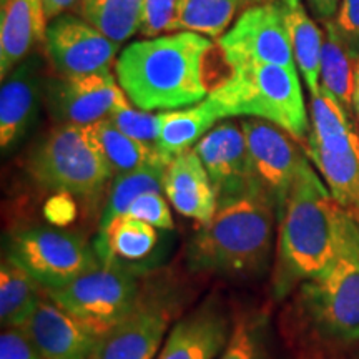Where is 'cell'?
Segmentation results:
<instances>
[{
  "label": "cell",
  "instance_id": "obj_1",
  "mask_svg": "<svg viewBox=\"0 0 359 359\" xmlns=\"http://www.w3.org/2000/svg\"><path fill=\"white\" fill-rule=\"evenodd\" d=\"M346 212L331 196L309 158L304 160L278 219L275 298L291 294L333 263Z\"/></svg>",
  "mask_w": 359,
  "mask_h": 359
},
{
  "label": "cell",
  "instance_id": "obj_2",
  "mask_svg": "<svg viewBox=\"0 0 359 359\" xmlns=\"http://www.w3.org/2000/svg\"><path fill=\"white\" fill-rule=\"evenodd\" d=\"M213 42L183 30L143 39L120 53L115 74L125 95L145 111L178 110L208 97L205 60Z\"/></svg>",
  "mask_w": 359,
  "mask_h": 359
},
{
  "label": "cell",
  "instance_id": "obj_3",
  "mask_svg": "<svg viewBox=\"0 0 359 359\" xmlns=\"http://www.w3.org/2000/svg\"><path fill=\"white\" fill-rule=\"evenodd\" d=\"M278 210L263 190L218 205L210 223L201 224L187 248V266L195 275L253 278L273 258Z\"/></svg>",
  "mask_w": 359,
  "mask_h": 359
},
{
  "label": "cell",
  "instance_id": "obj_4",
  "mask_svg": "<svg viewBox=\"0 0 359 359\" xmlns=\"http://www.w3.org/2000/svg\"><path fill=\"white\" fill-rule=\"evenodd\" d=\"M293 318L299 336L320 351L359 344V219L351 212L343 218L333 263L296 290Z\"/></svg>",
  "mask_w": 359,
  "mask_h": 359
},
{
  "label": "cell",
  "instance_id": "obj_5",
  "mask_svg": "<svg viewBox=\"0 0 359 359\" xmlns=\"http://www.w3.org/2000/svg\"><path fill=\"white\" fill-rule=\"evenodd\" d=\"M210 97L224 118L251 116L285 130L296 142H306L309 120L296 67L273 64H243L218 83Z\"/></svg>",
  "mask_w": 359,
  "mask_h": 359
},
{
  "label": "cell",
  "instance_id": "obj_6",
  "mask_svg": "<svg viewBox=\"0 0 359 359\" xmlns=\"http://www.w3.org/2000/svg\"><path fill=\"white\" fill-rule=\"evenodd\" d=\"M27 173L43 190L69 193L85 205L95 203L115 177L90 127L72 123L57 125L35 147Z\"/></svg>",
  "mask_w": 359,
  "mask_h": 359
},
{
  "label": "cell",
  "instance_id": "obj_7",
  "mask_svg": "<svg viewBox=\"0 0 359 359\" xmlns=\"http://www.w3.org/2000/svg\"><path fill=\"white\" fill-rule=\"evenodd\" d=\"M140 273V268L118 262L100 263L69 285L45 294L102 336L137 306L143 288Z\"/></svg>",
  "mask_w": 359,
  "mask_h": 359
},
{
  "label": "cell",
  "instance_id": "obj_8",
  "mask_svg": "<svg viewBox=\"0 0 359 359\" xmlns=\"http://www.w3.org/2000/svg\"><path fill=\"white\" fill-rule=\"evenodd\" d=\"M6 257L29 271L45 291L62 288L102 263L80 233L48 224L13 231Z\"/></svg>",
  "mask_w": 359,
  "mask_h": 359
},
{
  "label": "cell",
  "instance_id": "obj_9",
  "mask_svg": "<svg viewBox=\"0 0 359 359\" xmlns=\"http://www.w3.org/2000/svg\"><path fill=\"white\" fill-rule=\"evenodd\" d=\"M177 302L168 290L145 285L137 306L98 338L88 359H155Z\"/></svg>",
  "mask_w": 359,
  "mask_h": 359
},
{
  "label": "cell",
  "instance_id": "obj_10",
  "mask_svg": "<svg viewBox=\"0 0 359 359\" xmlns=\"http://www.w3.org/2000/svg\"><path fill=\"white\" fill-rule=\"evenodd\" d=\"M228 65L273 64L296 67L285 15L278 2H263L241 11L235 25L218 39Z\"/></svg>",
  "mask_w": 359,
  "mask_h": 359
},
{
  "label": "cell",
  "instance_id": "obj_11",
  "mask_svg": "<svg viewBox=\"0 0 359 359\" xmlns=\"http://www.w3.org/2000/svg\"><path fill=\"white\" fill-rule=\"evenodd\" d=\"M241 128L258 185L275 201L280 219L291 185L308 156L293 137L266 120H243Z\"/></svg>",
  "mask_w": 359,
  "mask_h": 359
},
{
  "label": "cell",
  "instance_id": "obj_12",
  "mask_svg": "<svg viewBox=\"0 0 359 359\" xmlns=\"http://www.w3.org/2000/svg\"><path fill=\"white\" fill-rule=\"evenodd\" d=\"M45 45L53 69L62 77L110 70L120 48L118 42L74 15H60L50 22L45 34Z\"/></svg>",
  "mask_w": 359,
  "mask_h": 359
},
{
  "label": "cell",
  "instance_id": "obj_13",
  "mask_svg": "<svg viewBox=\"0 0 359 359\" xmlns=\"http://www.w3.org/2000/svg\"><path fill=\"white\" fill-rule=\"evenodd\" d=\"M195 151L212 178L218 205L262 190L255 177L241 123H218L196 143Z\"/></svg>",
  "mask_w": 359,
  "mask_h": 359
},
{
  "label": "cell",
  "instance_id": "obj_14",
  "mask_svg": "<svg viewBox=\"0 0 359 359\" xmlns=\"http://www.w3.org/2000/svg\"><path fill=\"white\" fill-rule=\"evenodd\" d=\"M20 330L45 359H88L100 338L92 327L62 309L47 294Z\"/></svg>",
  "mask_w": 359,
  "mask_h": 359
},
{
  "label": "cell",
  "instance_id": "obj_15",
  "mask_svg": "<svg viewBox=\"0 0 359 359\" xmlns=\"http://www.w3.org/2000/svg\"><path fill=\"white\" fill-rule=\"evenodd\" d=\"M127 95L110 70L64 77L53 90V110L60 123L88 127L109 118Z\"/></svg>",
  "mask_w": 359,
  "mask_h": 359
},
{
  "label": "cell",
  "instance_id": "obj_16",
  "mask_svg": "<svg viewBox=\"0 0 359 359\" xmlns=\"http://www.w3.org/2000/svg\"><path fill=\"white\" fill-rule=\"evenodd\" d=\"M231 327L222 304L210 299L178 320L155 359H217Z\"/></svg>",
  "mask_w": 359,
  "mask_h": 359
},
{
  "label": "cell",
  "instance_id": "obj_17",
  "mask_svg": "<svg viewBox=\"0 0 359 359\" xmlns=\"http://www.w3.org/2000/svg\"><path fill=\"white\" fill-rule=\"evenodd\" d=\"M163 193L183 217L210 223L218 210V195L198 154L187 150L170 161L163 177Z\"/></svg>",
  "mask_w": 359,
  "mask_h": 359
},
{
  "label": "cell",
  "instance_id": "obj_18",
  "mask_svg": "<svg viewBox=\"0 0 359 359\" xmlns=\"http://www.w3.org/2000/svg\"><path fill=\"white\" fill-rule=\"evenodd\" d=\"M47 19L43 0H4L0 24V77L7 75L29 55L30 50L45 42Z\"/></svg>",
  "mask_w": 359,
  "mask_h": 359
},
{
  "label": "cell",
  "instance_id": "obj_19",
  "mask_svg": "<svg viewBox=\"0 0 359 359\" xmlns=\"http://www.w3.org/2000/svg\"><path fill=\"white\" fill-rule=\"evenodd\" d=\"M37 64L27 60L17 65L0 88V147L6 151L27 133L37 111Z\"/></svg>",
  "mask_w": 359,
  "mask_h": 359
},
{
  "label": "cell",
  "instance_id": "obj_20",
  "mask_svg": "<svg viewBox=\"0 0 359 359\" xmlns=\"http://www.w3.org/2000/svg\"><path fill=\"white\" fill-rule=\"evenodd\" d=\"M223 118V111L210 95L188 109L161 111L156 150L165 158L173 160L183 151L191 150V147H195Z\"/></svg>",
  "mask_w": 359,
  "mask_h": 359
},
{
  "label": "cell",
  "instance_id": "obj_21",
  "mask_svg": "<svg viewBox=\"0 0 359 359\" xmlns=\"http://www.w3.org/2000/svg\"><path fill=\"white\" fill-rule=\"evenodd\" d=\"M160 235L155 226L132 215H120L98 233L95 251L102 263H123L138 266L155 253Z\"/></svg>",
  "mask_w": 359,
  "mask_h": 359
},
{
  "label": "cell",
  "instance_id": "obj_22",
  "mask_svg": "<svg viewBox=\"0 0 359 359\" xmlns=\"http://www.w3.org/2000/svg\"><path fill=\"white\" fill-rule=\"evenodd\" d=\"M353 115L325 87L311 95V130L304 145L334 155L359 154V133Z\"/></svg>",
  "mask_w": 359,
  "mask_h": 359
},
{
  "label": "cell",
  "instance_id": "obj_23",
  "mask_svg": "<svg viewBox=\"0 0 359 359\" xmlns=\"http://www.w3.org/2000/svg\"><path fill=\"white\" fill-rule=\"evenodd\" d=\"M285 24L288 29L290 43L293 48L296 65L299 67L309 93L320 92V62L323 48V32L318 29L302 0H278Z\"/></svg>",
  "mask_w": 359,
  "mask_h": 359
},
{
  "label": "cell",
  "instance_id": "obj_24",
  "mask_svg": "<svg viewBox=\"0 0 359 359\" xmlns=\"http://www.w3.org/2000/svg\"><path fill=\"white\" fill-rule=\"evenodd\" d=\"M356 62L358 60L353 57L346 42L341 37L336 22L331 20L325 24L320 62V82L321 87H325L349 115L354 114L353 92Z\"/></svg>",
  "mask_w": 359,
  "mask_h": 359
},
{
  "label": "cell",
  "instance_id": "obj_25",
  "mask_svg": "<svg viewBox=\"0 0 359 359\" xmlns=\"http://www.w3.org/2000/svg\"><path fill=\"white\" fill-rule=\"evenodd\" d=\"M45 290L20 264L4 255L0 264V323L20 327L39 306Z\"/></svg>",
  "mask_w": 359,
  "mask_h": 359
},
{
  "label": "cell",
  "instance_id": "obj_26",
  "mask_svg": "<svg viewBox=\"0 0 359 359\" xmlns=\"http://www.w3.org/2000/svg\"><path fill=\"white\" fill-rule=\"evenodd\" d=\"M304 154L325 180L336 203L359 218V154L334 155L308 145Z\"/></svg>",
  "mask_w": 359,
  "mask_h": 359
},
{
  "label": "cell",
  "instance_id": "obj_27",
  "mask_svg": "<svg viewBox=\"0 0 359 359\" xmlns=\"http://www.w3.org/2000/svg\"><path fill=\"white\" fill-rule=\"evenodd\" d=\"M168 163L170 160L161 156V158H156L155 161H151V163L145 165V167L114 177L109 196H107V203L102 210L100 223H98V233L105 230L111 219L127 213L132 201L143 195V193H163V177Z\"/></svg>",
  "mask_w": 359,
  "mask_h": 359
},
{
  "label": "cell",
  "instance_id": "obj_28",
  "mask_svg": "<svg viewBox=\"0 0 359 359\" xmlns=\"http://www.w3.org/2000/svg\"><path fill=\"white\" fill-rule=\"evenodd\" d=\"M241 8V0H177L168 32L203 34L219 39Z\"/></svg>",
  "mask_w": 359,
  "mask_h": 359
},
{
  "label": "cell",
  "instance_id": "obj_29",
  "mask_svg": "<svg viewBox=\"0 0 359 359\" xmlns=\"http://www.w3.org/2000/svg\"><path fill=\"white\" fill-rule=\"evenodd\" d=\"M88 127L97 145L100 147L103 156L114 170L115 177L145 167V165L163 156L156 150V147L145 145V143L133 140L128 135L120 132L109 118H103L100 122L88 125Z\"/></svg>",
  "mask_w": 359,
  "mask_h": 359
},
{
  "label": "cell",
  "instance_id": "obj_30",
  "mask_svg": "<svg viewBox=\"0 0 359 359\" xmlns=\"http://www.w3.org/2000/svg\"><path fill=\"white\" fill-rule=\"evenodd\" d=\"M80 15L114 42L140 32L143 0H80Z\"/></svg>",
  "mask_w": 359,
  "mask_h": 359
},
{
  "label": "cell",
  "instance_id": "obj_31",
  "mask_svg": "<svg viewBox=\"0 0 359 359\" xmlns=\"http://www.w3.org/2000/svg\"><path fill=\"white\" fill-rule=\"evenodd\" d=\"M218 359H269L266 318L245 314L236 320Z\"/></svg>",
  "mask_w": 359,
  "mask_h": 359
},
{
  "label": "cell",
  "instance_id": "obj_32",
  "mask_svg": "<svg viewBox=\"0 0 359 359\" xmlns=\"http://www.w3.org/2000/svg\"><path fill=\"white\" fill-rule=\"evenodd\" d=\"M109 120L120 130V132L128 135L133 140H138L150 147H156V143H158L161 127L160 114L133 109V107L125 100L111 111Z\"/></svg>",
  "mask_w": 359,
  "mask_h": 359
},
{
  "label": "cell",
  "instance_id": "obj_33",
  "mask_svg": "<svg viewBox=\"0 0 359 359\" xmlns=\"http://www.w3.org/2000/svg\"><path fill=\"white\" fill-rule=\"evenodd\" d=\"M127 215H132L160 230H173L175 226L170 206L160 191H148L135 198L128 206Z\"/></svg>",
  "mask_w": 359,
  "mask_h": 359
},
{
  "label": "cell",
  "instance_id": "obj_34",
  "mask_svg": "<svg viewBox=\"0 0 359 359\" xmlns=\"http://www.w3.org/2000/svg\"><path fill=\"white\" fill-rule=\"evenodd\" d=\"M177 0H143V15L140 34L145 39L158 37L161 32H168L173 20Z\"/></svg>",
  "mask_w": 359,
  "mask_h": 359
},
{
  "label": "cell",
  "instance_id": "obj_35",
  "mask_svg": "<svg viewBox=\"0 0 359 359\" xmlns=\"http://www.w3.org/2000/svg\"><path fill=\"white\" fill-rule=\"evenodd\" d=\"M0 359H45L20 327H4L0 334Z\"/></svg>",
  "mask_w": 359,
  "mask_h": 359
},
{
  "label": "cell",
  "instance_id": "obj_36",
  "mask_svg": "<svg viewBox=\"0 0 359 359\" xmlns=\"http://www.w3.org/2000/svg\"><path fill=\"white\" fill-rule=\"evenodd\" d=\"M334 22L353 57L359 60V0H341Z\"/></svg>",
  "mask_w": 359,
  "mask_h": 359
},
{
  "label": "cell",
  "instance_id": "obj_37",
  "mask_svg": "<svg viewBox=\"0 0 359 359\" xmlns=\"http://www.w3.org/2000/svg\"><path fill=\"white\" fill-rule=\"evenodd\" d=\"M45 217L55 226H65L75 218V201L69 193H57L45 205Z\"/></svg>",
  "mask_w": 359,
  "mask_h": 359
},
{
  "label": "cell",
  "instance_id": "obj_38",
  "mask_svg": "<svg viewBox=\"0 0 359 359\" xmlns=\"http://www.w3.org/2000/svg\"><path fill=\"white\" fill-rule=\"evenodd\" d=\"M306 4L313 15L325 25L327 22L336 19L339 12L341 0H306Z\"/></svg>",
  "mask_w": 359,
  "mask_h": 359
},
{
  "label": "cell",
  "instance_id": "obj_39",
  "mask_svg": "<svg viewBox=\"0 0 359 359\" xmlns=\"http://www.w3.org/2000/svg\"><path fill=\"white\" fill-rule=\"evenodd\" d=\"M77 0H43V8H45V19L53 20L57 17L64 15L67 8H70Z\"/></svg>",
  "mask_w": 359,
  "mask_h": 359
},
{
  "label": "cell",
  "instance_id": "obj_40",
  "mask_svg": "<svg viewBox=\"0 0 359 359\" xmlns=\"http://www.w3.org/2000/svg\"><path fill=\"white\" fill-rule=\"evenodd\" d=\"M353 110L359 122V60L356 62V70H354V92H353Z\"/></svg>",
  "mask_w": 359,
  "mask_h": 359
},
{
  "label": "cell",
  "instance_id": "obj_41",
  "mask_svg": "<svg viewBox=\"0 0 359 359\" xmlns=\"http://www.w3.org/2000/svg\"><path fill=\"white\" fill-rule=\"evenodd\" d=\"M263 2H275V0H241V11L248 8L251 6H257V4H263Z\"/></svg>",
  "mask_w": 359,
  "mask_h": 359
},
{
  "label": "cell",
  "instance_id": "obj_42",
  "mask_svg": "<svg viewBox=\"0 0 359 359\" xmlns=\"http://www.w3.org/2000/svg\"><path fill=\"white\" fill-rule=\"evenodd\" d=\"M353 359H359V351L356 353V354H354V358Z\"/></svg>",
  "mask_w": 359,
  "mask_h": 359
}]
</instances>
